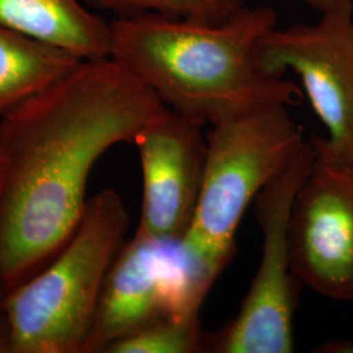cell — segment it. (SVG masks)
Segmentation results:
<instances>
[{
  "label": "cell",
  "mask_w": 353,
  "mask_h": 353,
  "mask_svg": "<svg viewBox=\"0 0 353 353\" xmlns=\"http://www.w3.org/2000/svg\"><path fill=\"white\" fill-rule=\"evenodd\" d=\"M325 348H326L325 352H327L330 348H334L330 352H353V343L351 341H335V343L328 344Z\"/></svg>",
  "instance_id": "cell-15"
},
{
  "label": "cell",
  "mask_w": 353,
  "mask_h": 353,
  "mask_svg": "<svg viewBox=\"0 0 353 353\" xmlns=\"http://www.w3.org/2000/svg\"><path fill=\"white\" fill-rule=\"evenodd\" d=\"M316 159L314 144L303 140L288 163L255 196V216L263 236L259 267L237 316L227 326L204 334V352L294 351V281L299 280L290 267V210Z\"/></svg>",
  "instance_id": "cell-5"
},
{
  "label": "cell",
  "mask_w": 353,
  "mask_h": 353,
  "mask_svg": "<svg viewBox=\"0 0 353 353\" xmlns=\"http://www.w3.org/2000/svg\"><path fill=\"white\" fill-rule=\"evenodd\" d=\"M202 123L166 106L132 143L143 174L141 216L137 234L182 240L198 204L207 156Z\"/></svg>",
  "instance_id": "cell-9"
},
{
  "label": "cell",
  "mask_w": 353,
  "mask_h": 353,
  "mask_svg": "<svg viewBox=\"0 0 353 353\" xmlns=\"http://www.w3.org/2000/svg\"><path fill=\"white\" fill-rule=\"evenodd\" d=\"M83 62L74 54L0 26V117L61 80Z\"/></svg>",
  "instance_id": "cell-11"
},
{
  "label": "cell",
  "mask_w": 353,
  "mask_h": 353,
  "mask_svg": "<svg viewBox=\"0 0 353 353\" xmlns=\"http://www.w3.org/2000/svg\"><path fill=\"white\" fill-rule=\"evenodd\" d=\"M94 12L117 17L160 14L199 24H220L243 10L245 0H83Z\"/></svg>",
  "instance_id": "cell-12"
},
{
  "label": "cell",
  "mask_w": 353,
  "mask_h": 353,
  "mask_svg": "<svg viewBox=\"0 0 353 353\" xmlns=\"http://www.w3.org/2000/svg\"><path fill=\"white\" fill-rule=\"evenodd\" d=\"M204 352L201 313L170 316L115 341L105 353Z\"/></svg>",
  "instance_id": "cell-13"
},
{
  "label": "cell",
  "mask_w": 353,
  "mask_h": 353,
  "mask_svg": "<svg viewBox=\"0 0 353 353\" xmlns=\"http://www.w3.org/2000/svg\"><path fill=\"white\" fill-rule=\"evenodd\" d=\"M278 23L271 7H245L220 24L139 14L110 23V57L165 105L211 126L252 109L301 101V90L263 70L258 46Z\"/></svg>",
  "instance_id": "cell-2"
},
{
  "label": "cell",
  "mask_w": 353,
  "mask_h": 353,
  "mask_svg": "<svg viewBox=\"0 0 353 353\" xmlns=\"http://www.w3.org/2000/svg\"><path fill=\"white\" fill-rule=\"evenodd\" d=\"M130 214L112 189L88 199L74 234L3 300L13 353H83L106 276L126 243Z\"/></svg>",
  "instance_id": "cell-3"
},
{
  "label": "cell",
  "mask_w": 353,
  "mask_h": 353,
  "mask_svg": "<svg viewBox=\"0 0 353 353\" xmlns=\"http://www.w3.org/2000/svg\"><path fill=\"white\" fill-rule=\"evenodd\" d=\"M284 103L265 105L212 125L202 188L182 248L216 281L236 252L242 216L303 141Z\"/></svg>",
  "instance_id": "cell-4"
},
{
  "label": "cell",
  "mask_w": 353,
  "mask_h": 353,
  "mask_svg": "<svg viewBox=\"0 0 353 353\" xmlns=\"http://www.w3.org/2000/svg\"><path fill=\"white\" fill-rule=\"evenodd\" d=\"M309 7L314 8L321 13L327 12L344 6H353V0H301Z\"/></svg>",
  "instance_id": "cell-14"
},
{
  "label": "cell",
  "mask_w": 353,
  "mask_h": 353,
  "mask_svg": "<svg viewBox=\"0 0 353 353\" xmlns=\"http://www.w3.org/2000/svg\"><path fill=\"white\" fill-rule=\"evenodd\" d=\"M258 54L268 75L292 71L301 79L327 130V138H314L316 144L353 165V6L322 13L313 26H275L259 41Z\"/></svg>",
  "instance_id": "cell-7"
},
{
  "label": "cell",
  "mask_w": 353,
  "mask_h": 353,
  "mask_svg": "<svg viewBox=\"0 0 353 353\" xmlns=\"http://www.w3.org/2000/svg\"><path fill=\"white\" fill-rule=\"evenodd\" d=\"M212 285L181 240L135 233L106 276L83 353H105L115 341L156 321L201 313Z\"/></svg>",
  "instance_id": "cell-6"
},
{
  "label": "cell",
  "mask_w": 353,
  "mask_h": 353,
  "mask_svg": "<svg viewBox=\"0 0 353 353\" xmlns=\"http://www.w3.org/2000/svg\"><path fill=\"white\" fill-rule=\"evenodd\" d=\"M0 26L68 51L83 61L109 58L110 23L83 0H0Z\"/></svg>",
  "instance_id": "cell-10"
},
{
  "label": "cell",
  "mask_w": 353,
  "mask_h": 353,
  "mask_svg": "<svg viewBox=\"0 0 353 353\" xmlns=\"http://www.w3.org/2000/svg\"><path fill=\"white\" fill-rule=\"evenodd\" d=\"M297 190L290 217L294 278L336 301H353V165L323 151Z\"/></svg>",
  "instance_id": "cell-8"
},
{
  "label": "cell",
  "mask_w": 353,
  "mask_h": 353,
  "mask_svg": "<svg viewBox=\"0 0 353 353\" xmlns=\"http://www.w3.org/2000/svg\"><path fill=\"white\" fill-rule=\"evenodd\" d=\"M166 109L112 57L83 61L0 117V290L34 275L74 234L94 164Z\"/></svg>",
  "instance_id": "cell-1"
}]
</instances>
